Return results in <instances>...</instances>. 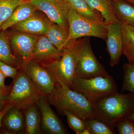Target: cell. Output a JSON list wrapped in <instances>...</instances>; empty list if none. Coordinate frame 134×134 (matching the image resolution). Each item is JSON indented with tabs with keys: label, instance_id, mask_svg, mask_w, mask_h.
Listing matches in <instances>:
<instances>
[{
	"label": "cell",
	"instance_id": "1",
	"mask_svg": "<svg viewBox=\"0 0 134 134\" xmlns=\"http://www.w3.org/2000/svg\"><path fill=\"white\" fill-rule=\"evenodd\" d=\"M50 105L54 106L60 115L64 111L74 114L82 119L95 118L93 105L79 92L73 90L62 82L56 81L52 94L46 97Z\"/></svg>",
	"mask_w": 134,
	"mask_h": 134
},
{
	"label": "cell",
	"instance_id": "2",
	"mask_svg": "<svg viewBox=\"0 0 134 134\" xmlns=\"http://www.w3.org/2000/svg\"><path fill=\"white\" fill-rule=\"evenodd\" d=\"M94 117L114 130L120 122L128 118L134 110V94L119 92L93 104Z\"/></svg>",
	"mask_w": 134,
	"mask_h": 134
},
{
	"label": "cell",
	"instance_id": "3",
	"mask_svg": "<svg viewBox=\"0 0 134 134\" xmlns=\"http://www.w3.org/2000/svg\"><path fill=\"white\" fill-rule=\"evenodd\" d=\"M86 37L71 41L62 51V55L58 59L41 64L51 73L55 81L62 82L72 89Z\"/></svg>",
	"mask_w": 134,
	"mask_h": 134
},
{
	"label": "cell",
	"instance_id": "4",
	"mask_svg": "<svg viewBox=\"0 0 134 134\" xmlns=\"http://www.w3.org/2000/svg\"><path fill=\"white\" fill-rule=\"evenodd\" d=\"M72 89L81 93L93 104L118 92L115 81L110 75L88 79L76 76L73 81Z\"/></svg>",
	"mask_w": 134,
	"mask_h": 134
},
{
	"label": "cell",
	"instance_id": "5",
	"mask_svg": "<svg viewBox=\"0 0 134 134\" xmlns=\"http://www.w3.org/2000/svg\"><path fill=\"white\" fill-rule=\"evenodd\" d=\"M12 84L7 104H12L23 111L36 104L43 96L22 67L18 70Z\"/></svg>",
	"mask_w": 134,
	"mask_h": 134
},
{
	"label": "cell",
	"instance_id": "6",
	"mask_svg": "<svg viewBox=\"0 0 134 134\" xmlns=\"http://www.w3.org/2000/svg\"><path fill=\"white\" fill-rule=\"evenodd\" d=\"M69 35L66 43L80 38L93 37L106 40L107 25L82 16L70 7L68 15Z\"/></svg>",
	"mask_w": 134,
	"mask_h": 134
},
{
	"label": "cell",
	"instance_id": "7",
	"mask_svg": "<svg viewBox=\"0 0 134 134\" xmlns=\"http://www.w3.org/2000/svg\"><path fill=\"white\" fill-rule=\"evenodd\" d=\"M76 75V76L85 79L109 75L106 71L104 67L99 61L94 54L89 37H86L77 63Z\"/></svg>",
	"mask_w": 134,
	"mask_h": 134
},
{
	"label": "cell",
	"instance_id": "8",
	"mask_svg": "<svg viewBox=\"0 0 134 134\" xmlns=\"http://www.w3.org/2000/svg\"><path fill=\"white\" fill-rule=\"evenodd\" d=\"M22 68L42 96L47 97L52 94L55 90V81L46 69L32 59Z\"/></svg>",
	"mask_w": 134,
	"mask_h": 134
},
{
	"label": "cell",
	"instance_id": "9",
	"mask_svg": "<svg viewBox=\"0 0 134 134\" xmlns=\"http://www.w3.org/2000/svg\"><path fill=\"white\" fill-rule=\"evenodd\" d=\"M7 30L12 52L23 67L31 59L34 48L38 36Z\"/></svg>",
	"mask_w": 134,
	"mask_h": 134
},
{
	"label": "cell",
	"instance_id": "10",
	"mask_svg": "<svg viewBox=\"0 0 134 134\" xmlns=\"http://www.w3.org/2000/svg\"><path fill=\"white\" fill-rule=\"evenodd\" d=\"M29 2L43 12L48 19L68 30V15L70 7L64 0H29Z\"/></svg>",
	"mask_w": 134,
	"mask_h": 134
},
{
	"label": "cell",
	"instance_id": "11",
	"mask_svg": "<svg viewBox=\"0 0 134 134\" xmlns=\"http://www.w3.org/2000/svg\"><path fill=\"white\" fill-rule=\"evenodd\" d=\"M107 49L111 67L118 65L123 51L122 23L118 21L107 25Z\"/></svg>",
	"mask_w": 134,
	"mask_h": 134
},
{
	"label": "cell",
	"instance_id": "12",
	"mask_svg": "<svg viewBox=\"0 0 134 134\" xmlns=\"http://www.w3.org/2000/svg\"><path fill=\"white\" fill-rule=\"evenodd\" d=\"M36 104L41 113V128L43 133H68L59 119L52 110L46 97L42 96Z\"/></svg>",
	"mask_w": 134,
	"mask_h": 134
},
{
	"label": "cell",
	"instance_id": "13",
	"mask_svg": "<svg viewBox=\"0 0 134 134\" xmlns=\"http://www.w3.org/2000/svg\"><path fill=\"white\" fill-rule=\"evenodd\" d=\"M38 10L29 18L14 25L9 29L13 31L32 36L46 35L53 22L47 16L39 14Z\"/></svg>",
	"mask_w": 134,
	"mask_h": 134
},
{
	"label": "cell",
	"instance_id": "14",
	"mask_svg": "<svg viewBox=\"0 0 134 134\" xmlns=\"http://www.w3.org/2000/svg\"><path fill=\"white\" fill-rule=\"evenodd\" d=\"M62 52L51 43L46 36H38L32 52L31 59L40 64L52 62L60 58Z\"/></svg>",
	"mask_w": 134,
	"mask_h": 134
},
{
	"label": "cell",
	"instance_id": "15",
	"mask_svg": "<svg viewBox=\"0 0 134 134\" xmlns=\"http://www.w3.org/2000/svg\"><path fill=\"white\" fill-rule=\"evenodd\" d=\"M25 126L23 111L13 106L3 118L1 129L3 130L4 133H21L24 132L25 133Z\"/></svg>",
	"mask_w": 134,
	"mask_h": 134
},
{
	"label": "cell",
	"instance_id": "16",
	"mask_svg": "<svg viewBox=\"0 0 134 134\" xmlns=\"http://www.w3.org/2000/svg\"><path fill=\"white\" fill-rule=\"evenodd\" d=\"M38 10L37 8L29 2L24 1L15 9L10 16L3 23L0 31H5L18 23L31 16Z\"/></svg>",
	"mask_w": 134,
	"mask_h": 134
},
{
	"label": "cell",
	"instance_id": "17",
	"mask_svg": "<svg viewBox=\"0 0 134 134\" xmlns=\"http://www.w3.org/2000/svg\"><path fill=\"white\" fill-rule=\"evenodd\" d=\"M26 134H40L43 133L41 128V118L40 111L36 104L23 111Z\"/></svg>",
	"mask_w": 134,
	"mask_h": 134
},
{
	"label": "cell",
	"instance_id": "18",
	"mask_svg": "<svg viewBox=\"0 0 134 134\" xmlns=\"http://www.w3.org/2000/svg\"><path fill=\"white\" fill-rule=\"evenodd\" d=\"M111 2L118 21L134 27V5L125 0H111Z\"/></svg>",
	"mask_w": 134,
	"mask_h": 134
},
{
	"label": "cell",
	"instance_id": "19",
	"mask_svg": "<svg viewBox=\"0 0 134 134\" xmlns=\"http://www.w3.org/2000/svg\"><path fill=\"white\" fill-rule=\"evenodd\" d=\"M91 8L102 15L107 25L118 21L115 16L111 0H85Z\"/></svg>",
	"mask_w": 134,
	"mask_h": 134
},
{
	"label": "cell",
	"instance_id": "20",
	"mask_svg": "<svg viewBox=\"0 0 134 134\" xmlns=\"http://www.w3.org/2000/svg\"><path fill=\"white\" fill-rule=\"evenodd\" d=\"M68 35V30L52 23L45 36L58 50L62 52L69 45L66 43Z\"/></svg>",
	"mask_w": 134,
	"mask_h": 134
},
{
	"label": "cell",
	"instance_id": "21",
	"mask_svg": "<svg viewBox=\"0 0 134 134\" xmlns=\"http://www.w3.org/2000/svg\"><path fill=\"white\" fill-rule=\"evenodd\" d=\"M66 2L82 16L93 21L104 22L102 15L91 8L85 0H66Z\"/></svg>",
	"mask_w": 134,
	"mask_h": 134
},
{
	"label": "cell",
	"instance_id": "22",
	"mask_svg": "<svg viewBox=\"0 0 134 134\" xmlns=\"http://www.w3.org/2000/svg\"><path fill=\"white\" fill-rule=\"evenodd\" d=\"M0 60L12 66L22 67L12 52L7 30L0 31Z\"/></svg>",
	"mask_w": 134,
	"mask_h": 134
},
{
	"label": "cell",
	"instance_id": "23",
	"mask_svg": "<svg viewBox=\"0 0 134 134\" xmlns=\"http://www.w3.org/2000/svg\"><path fill=\"white\" fill-rule=\"evenodd\" d=\"M123 51L129 62L134 63V27L122 24Z\"/></svg>",
	"mask_w": 134,
	"mask_h": 134
},
{
	"label": "cell",
	"instance_id": "24",
	"mask_svg": "<svg viewBox=\"0 0 134 134\" xmlns=\"http://www.w3.org/2000/svg\"><path fill=\"white\" fill-rule=\"evenodd\" d=\"M23 2L20 0H0V29L15 9Z\"/></svg>",
	"mask_w": 134,
	"mask_h": 134
},
{
	"label": "cell",
	"instance_id": "25",
	"mask_svg": "<svg viewBox=\"0 0 134 134\" xmlns=\"http://www.w3.org/2000/svg\"><path fill=\"white\" fill-rule=\"evenodd\" d=\"M122 68L124 74L121 91H129L134 94V63H125Z\"/></svg>",
	"mask_w": 134,
	"mask_h": 134
},
{
	"label": "cell",
	"instance_id": "26",
	"mask_svg": "<svg viewBox=\"0 0 134 134\" xmlns=\"http://www.w3.org/2000/svg\"><path fill=\"white\" fill-rule=\"evenodd\" d=\"M85 122L91 134H117L115 130L96 118L87 119Z\"/></svg>",
	"mask_w": 134,
	"mask_h": 134
},
{
	"label": "cell",
	"instance_id": "27",
	"mask_svg": "<svg viewBox=\"0 0 134 134\" xmlns=\"http://www.w3.org/2000/svg\"><path fill=\"white\" fill-rule=\"evenodd\" d=\"M66 116L70 127L77 134H81L82 131L88 127L85 121L73 113L65 111L63 116Z\"/></svg>",
	"mask_w": 134,
	"mask_h": 134
},
{
	"label": "cell",
	"instance_id": "28",
	"mask_svg": "<svg viewBox=\"0 0 134 134\" xmlns=\"http://www.w3.org/2000/svg\"><path fill=\"white\" fill-rule=\"evenodd\" d=\"M21 68L12 66L0 60V71L6 77L15 79L17 75L18 70Z\"/></svg>",
	"mask_w": 134,
	"mask_h": 134
},
{
	"label": "cell",
	"instance_id": "29",
	"mask_svg": "<svg viewBox=\"0 0 134 134\" xmlns=\"http://www.w3.org/2000/svg\"><path fill=\"white\" fill-rule=\"evenodd\" d=\"M117 127L119 134H134V123L128 118L120 122Z\"/></svg>",
	"mask_w": 134,
	"mask_h": 134
},
{
	"label": "cell",
	"instance_id": "30",
	"mask_svg": "<svg viewBox=\"0 0 134 134\" xmlns=\"http://www.w3.org/2000/svg\"><path fill=\"white\" fill-rule=\"evenodd\" d=\"M12 83L7 89L0 88V111L3 109L7 104V100L12 88Z\"/></svg>",
	"mask_w": 134,
	"mask_h": 134
},
{
	"label": "cell",
	"instance_id": "31",
	"mask_svg": "<svg viewBox=\"0 0 134 134\" xmlns=\"http://www.w3.org/2000/svg\"><path fill=\"white\" fill-rule=\"evenodd\" d=\"M14 105L12 104L7 103L5 105L3 109L0 111V131H1V129L2 126L3 118L8 110L10 109Z\"/></svg>",
	"mask_w": 134,
	"mask_h": 134
},
{
	"label": "cell",
	"instance_id": "32",
	"mask_svg": "<svg viewBox=\"0 0 134 134\" xmlns=\"http://www.w3.org/2000/svg\"><path fill=\"white\" fill-rule=\"evenodd\" d=\"M6 77L0 71V88L2 89H7L9 86H6L5 84V81Z\"/></svg>",
	"mask_w": 134,
	"mask_h": 134
},
{
	"label": "cell",
	"instance_id": "33",
	"mask_svg": "<svg viewBox=\"0 0 134 134\" xmlns=\"http://www.w3.org/2000/svg\"><path fill=\"white\" fill-rule=\"evenodd\" d=\"M81 134H91V132L88 127L83 130Z\"/></svg>",
	"mask_w": 134,
	"mask_h": 134
},
{
	"label": "cell",
	"instance_id": "34",
	"mask_svg": "<svg viewBox=\"0 0 134 134\" xmlns=\"http://www.w3.org/2000/svg\"><path fill=\"white\" fill-rule=\"evenodd\" d=\"M128 118L132 122L134 123V110L133 111L130 115V116Z\"/></svg>",
	"mask_w": 134,
	"mask_h": 134
},
{
	"label": "cell",
	"instance_id": "35",
	"mask_svg": "<svg viewBox=\"0 0 134 134\" xmlns=\"http://www.w3.org/2000/svg\"><path fill=\"white\" fill-rule=\"evenodd\" d=\"M125 1L134 5V0H125Z\"/></svg>",
	"mask_w": 134,
	"mask_h": 134
},
{
	"label": "cell",
	"instance_id": "36",
	"mask_svg": "<svg viewBox=\"0 0 134 134\" xmlns=\"http://www.w3.org/2000/svg\"><path fill=\"white\" fill-rule=\"evenodd\" d=\"M20 1H28V0H20Z\"/></svg>",
	"mask_w": 134,
	"mask_h": 134
},
{
	"label": "cell",
	"instance_id": "37",
	"mask_svg": "<svg viewBox=\"0 0 134 134\" xmlns=\"http://www.w3.org/2000/svg\"><path fill=\"white\" fill-rule=\"evenodd\" d=\"M64 1H66V0H64Z\"/></svg>",
	"mask_w": 134,
	"mask_h": 134
}]
</instances>
